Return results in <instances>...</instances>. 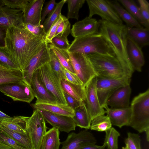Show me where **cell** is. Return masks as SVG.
Segmentation results:
<instances>
[{
    "mask_svg": "<svg viewBox=\"0 0 149 149\" xmlns=\"http://www.w3.org/2000/svg\"><path fill=\"white\" fill-rule=\"evenodd\" d=\"M24 25L8 27L5 45L10 58L22 71L47 43L44 37L33 34Z\"/></svg>",
    "mask_w": 149,
    "mask_h": 149,
    "instance_id": "obj_1",
    "label": "cell"
},
{
    "mask_svg": "<svg viewBox=\"0 0 149 149\" xmlns=\"http://www.w3.org/2000/svg\"><path fill=\"white\" fill-rule=\"evenodd\" d=\"M99 21L100 24L99 33L104 38L119 61L125 76L131 78L134 71L127 54V26L124 24H116L101 19Z\"/></svg>",
    "mask_w": 149,
    "mask_h": 149,
    "instance_id": "obj_2",
    "label": "cell"
},
{
    "mask_svg": "<svg viewBox=\"0 0 149 149\" xmlns=\"http://www.w3.org/2000/svg\"><path fill=\"white\" fill-rule=\"evenodd\" d=\"M131 115L129 126L139 133L145 132L149 141V89L134 97L130 106Z\"/></svg>",
    "mask_w": 149,
    "mask_h": 149,
    "instance_id": "obj_3",
    "label": "cell"
},
{
    "mask_svg": "<svg viewBox=\"0 0 149 149\" xmlns=\"http://www.w3.org/2000/svg\"><path fill=\"white\" fill-rule=\"evenodd\" d=\"M67 51L71 53H79L85 55L97 53L115 56L111 48L99 33L75 38Z\"/></svg>",
    "mask_w": 149,
    "mask_h": 149,
    "instance_id": "obj_4",
    "label": "cell"
},
{
    "mask_svg": "<svg viewBox=\"0 0 149 149\" xmlns=\"http://www.w3.org/2000/svg\"><path fill=\"white\" fill-rule=\"evenodd\" d=\"M86 55L91 62L97 76L117 79L125 76L122 66L115 56L97 53Z\"/></svg>",
    "mask_w": 149,
    "mask_h": 149,
    "instance_id": "obj_5",
    "label": "cell"
},
{
    "mask_svg": "<svg viewBox=\"0 0 149 149\" xmlns=\"http://www.w3.org/2000/svg\"><path fill=\"white\" fill-rule=\"evenodd\" d=\"M37 69L43 84L48 91L55 97L58 103L67 105L60 80L53 71L49 62L46 63Z\"/></svg>",
    "mask_w": 149,
    "mask_h": 149,
    "instance_id": "obj_6",
    "label": "cell"
},
{
    "mask_svg": "<svg viewBox=\"0 0 149 149\" xmlns=\"http://www.w3.org/2000/svg\"><path fill=\"white\" fill-rule=\"evenodd\" d=\"M46 121L38 109H34L26 120V130L32 149H40L43 137L47 131Z\"/></svg>",
    "mask_w": 149,
    "mask_h": 149,
    "instance_id": "obj_7",
    "label": "cell"
},
{
    "mask_svg": "<svg viewBox=\"0 0 149 149\" xmlns=\"http://www.w3.org/2000/svg\"><path fill=\"white\" fill-rule=\"evenodd\" d=\"M131 78L124 76L117 79H107L97 76L96 89L101 106L106 105L107 100L111 95L119 88L130 84Z\"/></svg>",
    "mask_w": 149,
    "mask_h": 149,
    "instance_id": "obj_8",
    "label": "cell"
},
{
    "mask_svg": "<svg viewBox=\"0 0 149 149\" xmlns=\"http://www.w3.org/2000/svg\"><path fill=\"white\" fill-rule=\"evenodd\" d=\"M68 53L75 74L82 82L83 86L85 87L97 76L91 62L86 55L79 53Z\"/></svg>",
    "mask_w": 149,
    "mask_h": 149,
    "instance_id": "obj_9",
    "label": "cell"
},
{
    "mask_svg": "<svg viewBox=\"0 0 149 149\" xmlns=\"http://www.w3.org/2000/svg\"><path fill=\"white\" fill-rule=\"evenodd\" d=\"M0 91L14 101L29 103L35 97L30 85L24 79L0 85Z\"/></svg>",
    "mask_w": 149,
    "mask_h": 149,
    "instance_id": "obj_10",
    "label": "cell"
},
{
    "mask_svg": "<svg viewBox=\"0 0 149 149\" xmlns=\"http://www.w3.org/2000/svg\"><path fill=\"white\" fill-rule=\"evenodd\" d=\"M89 9L88 17L99 16L101 19L113 24L122 25L123 22L107 0H86Z\"/></svg>",
    "mask_w": 149,
    "mask_h": 149,
    "instance_id": "obj_11",
    "label": "cell"
},
{
    "mask_svg": "<svg viewBox=\"0 0 149 149\" xmlns=\"http://www.w3.org/2000/svg\"><path fill=\"white\" fill-rule=\"evenodd\" d=\"M97 78L96 76L85 87L86 97L84 102L91 120L97 116L106 113L105 110L100 105L97 94Z\"/></svg>",
    "mask_w": 149,
    "mask_h": 149,
    "instance_id": "obj_12",
    "label": "cell"
},
{
    "mask_svg": "<svg viewBox=\"0 0 149 149\" xmlns=\"http://www.w3.org/2000/svg\"><path fill=\"white\" fill-rule=\"evenodd\" d=\"M97 140L92 133L86 130L78 133L72 132L64 141L61 142V149H80L91 144H96Z\"/></svg>",
    "mask_w": 149,
    "mask_h": 149,
    "instance_id": "obj_13",
    "label": "cell"
},
{
    "mask_svg": "<svg viewBox=\"0 0 149 149\" xmlns=\"http://www.w3.org/2000/svg\"><path fill=\"white\" fill-rule=\"evenodd\" d=\"M38 109L45 121L53 127L58 129L59 131L69 133L71 131L75 130L76 126L72 117Z\"/></svg>",
    "mask_w": 149,
    "mask_h": 149,
    "instance_id": "obj_14",
    "label": "cell"
},
{
    "mask_svg": "<svg viewBox=\"0 0 149 149\" xmlns=\"http://www.w3.org/2000/svg\"><path fill=\"white\" fill-rule=\"evenodd\" d=\"M49 51L48 44L47 43L22 71L24 80L29 85L32 75L35 71L42 65L49 61Z\"/></svg>",
    "mask_w": 149,
    "mask_h": 149,
    "instance_id": "obj_15",
    "label": "cell"
},
{
    "mask_svg": "<svg viewBox=\"0 0 149 149\" xmlns=\"http://www.w3.org/2000/svg\"><path fill=\"white\" fill-rule=\"evenodd\" d=\"M100 24L96 19L86 17L74 24L71 34L74 38L99 33Z\"/></svg>",
    "mask_w": 149,
    "mask_h": 149,
    "instance_id": "obj_16",
    "label": "cell"
},
{
    "mask_svg": "<svg viewBox=\"0 0 149 149\" xmlns=\"http://www.w3.org/2000/svg\"><path fill=\"white\" fill-rule=\"evenodd\" d=\"M30 86L37 100L36 102L58 103L55 97L48 91L39 76L37 70L33 73Z\"/></svg>",
    "mask_w": 149,
    "mask_h": 149,
    "instance_id": "obj_17",
    "label": "cell"
},
{
    "mask_svg": "<svg viewBox=\"0 0 149 149\" xmlns=\"http://www.w3.org/2000/svg\"><path fill=\"white\" fill-rule=\"evenodd\" d=\"M23 12L4 6L0 7V26L8 27L23 25Z\"/></svg>",
    "mask_w": 149,
    "mask_h": 149,
    "instance_id": "obj_18",
    "label": "cell"
},
{
    "mask_svg": "<svg viewBox=\"0 0 149 149\" xmlns=\"http://www.w3.org/2000/svg\"><path fill=\"white\" fill-rule=\"evenodd\" d=\"M131 92L130 84L121 87L115 91L107 99L106 104L112 109H122L129 107Z\"/></svg>",
    "mask_w": 149,
    "mask_h": 149,
    "instance_id": "obj_19",
    "label": "cell"
},
{
    "mask_svg": "<svg viewBox=\"0 0 149 149\" xmlns=\"http://www.w3.org/2000/svg\"><path fill=\"white\" fill-rule=\"evenodd\" d=\"M127 52L128 59L134 70L141 72L145 63L142 48L128 35Z\"/></svg>",
    "mask_w": 149,
    "mask_h": 149,
    "instance_id": "obj_20",
    "label": "cell"
},
{
    "mask_svg": "<svg viewBox=\"0 0 149 149\" xmlns=\"http://www.w3.org/2000/svg\"><path fill=\"white\" fill-rule=\"evenodd\" d=\"M107 115L109 117L112 125L120 128L129 126L131 115L130 106L126 108L112 109L106 105L103 108Z\"/></svg>",
    "mask_w": 149,
    "mask_h": 149,
    "instance_id": "obj_21",
    "label": "cell"
},
{
    "mask_svg": "<svg viewBox=\"0 0 149 149\" xmlns=\"http://www.w3.org/2000/svg\"><path fill=\"white\" fill-rule=\"evenodd\" d=\"M45 0H30L23 12L24 24H40L41 13Z\"/></svg>",
    "mask_w": 149,
    "mask_h": 149,
    "instance_id": "obj_22",
    "label": "cell"
},
{
    "mask_svg": "<svg viewBox=\"0 0 149 149\" xmlns=\"http://www.w3.org/2000/svg\"><path fill=\"white\" fill-rule=\"evenodd\" d=\"M31 105L34 109L43 110L72 118L74 115V110L68 105L58 103H47L36 102L35 103Z\"/></svg>",
    "mask_w": 149,
    "mask_h": 149,
    "instance_id": "obj_23",
    "label": "cell"
},
{
    "mask_svg": "<svg viewBox=\"0 0 149 149\" xmlns=\"http://www.w3.org/2000/svg\"><path fill=\"white\" fill-rule=\"evenodd\" d=\"M107 2L116 12L122 21L128 27L142 28L143 27L126 10L118 0H107Z\"/></svg>",
    "mask_w": 149,
    "mask_h": 149,
    "instance_id": "obj_24",
    "label": "cell"
},
{
    "mask_svg": "<svg viewBox=\"0 0 149 149\" xmlns=\"http://www.w3.org/2000/svg\"><path fill=\"white\" fill-rule=\"evenodd\" d=\"M27 117L15 116L0 121V124L6 128L23 134H28L26 130Z\"/></svg>",
    "mask_w": 149,
    "mask_h": 149,
    "instance_id": "obj_25",
    "label": "cell"
},
{
    "mask_svg": "<svg viewBox=\"0 0 149 149\" xmlns=\"http://www.w3.org/2000/svg\"><path fill=\"white\" fill-rule=\"evenodd\" d=\"M74 115L72 118L76 125L85 130L90 129L91 120L88 113L84 101L74 110Z\"/></svg>",
    "mask_w": 149,
    "mask_h": 149,
    "instance_id": "obj_26",
    "label": "cell"
},
{
    "mask_svg": "<svg viewBox=\"0 0 149 149\" xmlns=\"http://www.w3.org/2000/svg\"><path fill=\"white\" fill-rule=\"evenodd\" d=\"M127 35L141 48L148 45L149 29L144 27L131 28L127 27Z\"/></svg>",
    "mask_w": 149,
    "mask_h": 149,
    "instance_id": "obj_27",
    "label": "cell"
},
{
    "mask_svg": "<svg viewBox=\"0 0 149 149\" xmlns=\"http://www.w3.org/2000/svg\"><path fill=\"white\" fill-rule=\"evenodd\" d=\"M60 131L52 127L47 131L44 136L40 149H59L61 142Z\"/></svg>",
    "mask_w": 149,
    "mask_h": 149,
    "instance_id": "obj_28",
    "label": "cell"
},
{
    "mask_svg": "<svg viewBox=\"0 0 149 149\" xmlns=\"http://www.w3.org/2000/svg\"><path fill=\"white\" fill-rule=\"evenodd\" d=\"M63 92L80 101H84L86 97L85 87L82 85L71 83L66 79L60 80Z\"/></svg>",
    "mask_w": 149,
    "mask_h": 149,
    "instance_id": "obj_29",
    "label": "cell"
},
{
    "mask_svg": "<svg viewBox=\"0 0 149 149\" xmlns=\"http://www.w3.org/2000/svg\"><path fill=\"white\" fill-rule=\"evenodd\" d=\"M23 79L22 71L0 66V85Z\"/></svg>",
    "mask_w": 149,
    "mask_h": 149,
    "instance_id": "obj_30",
    "label": "cell"
},
{
    "mask_svg": "<svg viewBox=\"0 0 149 149\" xmlns=\"http://www.w3.org/2000/svg\"><path fill=\"white\" fill-rule=\"evenodd\" d=\"M124 8L139 24L144 28L149 29V25L143 19L139 7L133 0H118Z\"/></svg>",
    "mask_w": 149,
    "mask_h": 149,
    "instance_id": "obj_31",
    "label": "cell"
},
{
    "mask_svg": "<svg viewBox=\"0 0 149 149\" xmlns=\"http://www.w3.org/2000/svg\"><path fill=\"white\" fill-rule=\"evenodd\" d=\"M48 45L53 51L63 67L70 72L75 74L67 50L58 48L52 43L48 44Z\"/></svg>",
    "mask_w": 149,
    "mask_h": 149,
    "instance_id": "obj_32",
    "label": "cell"
},
{
    "mask_svg": "<svg viewBox=\"0 0 149 149\" xmlns=\"http://www.w3.org/2000/svg\"><path fill=\"white\" fill-rule=\"evenodd\" d=\"M0 129L8 134L23 147L32 149L31 143L28 134H23L8 129L0 124Z\"/></svg>",
    "mask_w": 149,
    "mask_h": 149,
    "instance_id": "obj_33",
    "label": "cell"
},
{
    "mask_svg": "<svg viewBox=\"0 0 149 149\" xmlns=\"http://www.w3.org/2000/svg\"><path fill=\"white\" fill-rule=\"evenodd\" d=\"M112 126L109 117L104 114L97 116L92 120L90 129L99 132L105 131Z\"/></svg>",
    "mask_w": 149,
    "mask_h": 149,
    "instance_id": "obj_34",
    "label": "cell"
},
{
    "mask_svg": "<svg viewBox=\"0 0 149 149\" xmlns=\"http://www.w3.org/2000/svg\"><path fill=\"white\" fill-rule=\"evenodd\" d=\"M49 54V63L53 71L60 80L63 79H66L64 72L65 68L60 63L53 51L50 48Z\"/></svg>",
    "mask_w": 149,
    "mask_h": 149,
    "instance_id": "obj_35",
    "label": "cell"
},
{
    "mask_svg": "<svg viewBox=\"0 0 149 149\" xmlns=\"http://www.w3.org/2000/svg\"><path fill=\"white\" fill-rule=\"evenodd\" d=\"M105 132L104 143L106 144L107 149H118V138L120 136L119 132L112 127Z\"/></svg>",
    "mask_w": 149,
    "mask_h": 149,
    "instance_id": "obj_36",
    "label": "cell"
},
{
    "mask_svg": "<svg viewBox=\"0 0 149 149\" xmlns=\"http://www.w3.org/2000/svg\"><path fill=\"white\" fill-rule=\"evenodd\" d=\"M67 1L62 0L57 3L55 8L48 15V17L44 20L42 25L44 26L46 34L52 24L61 14L62 8L64 4Z\"/></svg>",
    "mask_w": 149,
    "mask_h": 149,
    "instance_id": "obj_37",
    "label": "cell"
},
{
    "mask_svg": "<svg viewBox=\"0 0 149 149\" xmlns=\"http://www.w3.org/2000/svg\"><path fill=\"white\" fill-rule=\"evenodd\" d=\"M85 0H67L68 12L67 18L74 19L78 20L80 9L85 3Z\"/></svg>",
    "mask_w": 149,
    "mask_h": 149,
    "instance_id": "obj_38",
    "label": "cell"
},
{
    "mask_svg": "<svg viewBox=\"0 0 149 149\" xmlns=\"http://www.w3.org/2000/svg\"><path fill=\"white\" fill-rule=\"evenodd\" d=\"M125 140L126 149H141V139L138 134L128 132Z\"/></svg>",
    "mask_w": 149,
    "mask_h": 149,
    "instance_id": "obj_39",
    "label": "cell"
},
{
    "mask_svg": "<svg viewBox=\"0 0 149 149\" xmlns=\"http://www.w3.org/2000/svg\"><path fill=\"white\" fill-rule=\"evenodd\" d=\"M0 66L9 68L19 69L10 58L5 46L0 47Z\"/></svg>",
    "mask_w": 149,
    "mask_h": 149,
    "instance_id": "obj_40",
    "label": "cell"
},
{
    "mask_svg": "<svg viewBox=\"0 0 149 149\" xmlns=\"http://www.w3.org/2000/svg\"><path fill=\"white\" fill-rule=\"evenodd\" d=\"M65 17L61 14L52 25L45 38V41L48 44L51 43L52 40L54 37L59 25Z\"/></svg>",
    "mask_w": 149,
    "mask_h": 149,
    "instance_id": "obj_41",
    "label": "cell"
},
{
    "mask_svg": "<svg viewBox=\"0 0 149 149\" xmlns=\"http://www.w3.org/2000/svg\"><path fill=\"white\" fill-rule=\"evenodd\" d=\"M71 29L70 24L65 17L59 25L54 37L59 35L67 37L71 33Z\"/></svg>",
    "mask_w": 149,
    "mask_h": 149,
    "instance_id": "obj_42",
    "label": "cell"
},
{
    "mask_svg": "<svg viewBox=\"0 0 149 149\" xmlns=\"http://www.w3.org/2000/svg\"><path fill=\"white\" fill-rule=\"evenodd\" d=\"M5 6L24 12L30 0H2Z\"/></svg>",
    "mask_w": 149,
    "mask_h": 149,
    "instance_id": "obj_43",
    "label": "cell"
},
{
    "mask_svg": "<svg viewBox=\"0 0 149 149\" xmlns=\"http://www.w3.org/2000/svg\"><path fill=\"white\" fill-rule=\"evenodd\" d=\"M0 141L14 149H26L0 129Z\"/></svg>",
    "mask_w": 149,
    "mask_h": 149,
    "instance_id": "obj_44",
    "label": "cell"
},
{
    "mask_svg": "<svg viewBox=\"0 0 149 149\" xmlns=\"http://www.w3.org/2000/svg\"><path fill=\"white\" fill-rule=\"evenodd\" d=\"M24 25L25 28L33 34L45 38L46 33L42 24H33L28 23L24 24Z\"/></svg>",
    "mask_w": 149,
    "mask_h": 149,
    "instance_id": "obj_45",
    "label": "cell"
},
{
    "mask_svg": "<svg viewBox=\"0 0 149 149\" xmlns=\"http://www.w3.org/2000/svg\"><path fill=\"white\" fill-rule=\"evenodd\" d=\"M50 43L58 48L66 50L70 45L67 37L59 35L54 37Z\"/></svg>",
    "mask_w": 149,
    "mask_h": 149,
    "instance_id": "obj_46",
    "label": "cell"
},
{
    "mask_svg": "<svg viewBox=\"0 0 149 149\" xmlns=\"http://www.w3.org/2000/svg\"><path fill=\"white\" fill-rule=\"evenodd\" d=\"M142 16L146 23L149 25V3L146 0H138Z\"/></svg>",
    "mask_w": 149,
    "mask_h": 149,
    "instance_id": "obj_47",
    "label": "cell"
},
{
    "mask_svg": "<svg viewBox=\"0 0 149 149\" xmlns=\"http://www.w3.org/2000/svg\"><path fill=\"white\" fill-rule=\"evenodd\" d=\"M57 4L55 0H51L48 2L44 8L42 13L40 23L41 24L44 22L46 16L49 15L54 10Z\"/></svg>",
    "mask_w": 149,
    "mask_h": 149,
    "instance_id": "obj_48",
    "label": "cell"
},
{
    "mask_svg": "<svg viewBox=\"0 0 149 149\" xmlns=\"http://www.w3.org/2000/svg\"><path fill=\"white\" fill-rule=\"evenodd\" d=\"M63 93L67 105L74 110L79 106L82 101L77 100L64 92Z\"/></svg>",
    "mask_w": 149,
    "mask_h": 149,
    "instance_id": "obj_49",
    "label": "cell"
},
{
    "mask_svg": "<svg viewBox=\"0 0 149 149\" xmlns=\"http://www.w3.org/2000/svg\"><path fill=\"white\" fill-rule=\"evenodd\" d=\"M64 72L66 80L73 83L83 85L82 82L75 74H74L65 68Z\"/></svg>",
    "mask_w": 149,
    "mask_h": 149,
    "instance_id": "obj_50",
    "label": "cell"
},
{
    "mask_svg": "<svg viewBox=\"0 0 149 149\" xmlns=\"http://www.w3.org/2000/svg\"><path fill=\"white\" fill-rule=\"evenodd\" d=\"M8 27L0 26V47L5 46Z\"/></svg>",
    "mask_w": 149,
    "mask_h": 149,
    "instance_id": "obj_51",
    "label": "cell"
},
{
    "mask_svg": "<svg viewBox=\"0 0 149 149\" xmlns=\"http://www.w3.org/2000/svg\"><path fill=\"white\" fill-rule=\"evenodd\" d=\"M106 146V144L104 143L102 146L97 145L95 143H92L87 145L80 149H104Z\"/></svg>",
    "mask_w": 149,
    "mask_h": 149,
    "instance_id": "obj_52",
    "label": "cell"
},
{
    "mask_svg": "<svg viewBox=\"0 0 149 149\" xmlns=\"http://www.w3.org/2000/svg\"><path fill=\"white\" fill-rule=\"evenodd\" d=\"M11 117L0 111V121Z\"/></svg>",
    "mask_w": 149,
    "mask_h": 149,
    "instance_id": "obj_53",
    "label": "cell"
},
{
    "mask_svg": "<svg viewBox=\"0 0 149 149\" xmlns=\"http://www.w3.org/2000/svg\"><path fill=\"white\" fill-rule=\"evenodd\" d=\"M0 149H14L12 147L0 141Z\"/></svg>",
    "mask_w": 149,
    "mask_h": 149,
    "instance_id": "obj_54",
    "label": "cell"
},
{
    "mask_svg": "<svg viewBox=\"0 0 149 149\" xmlns=\"http://www.w3.org/2000/svg\"><path fill=\"white\" fill-rule=\"evenodd\" d=\"M5 6L2 0H0V7Z\"/></svg>",
    "mask_w": 149,
    "mask_h": 149,
    "instance_id": "obj_55",
    "label": "cell"
},
{
    "mask_svg": "<svg viewBox=\"0 0 149 149\" xmlns=\"http://www.w3.org/2000/svg\"><path fill=\"white\" fill-rule=\"evenodd\" d=\"M122 149H126V148L125 147H123Z\"/></svg>",
    "mask_w": 149,
    "mask_h": 149,
    "instance_id": "obj_56",
    "label": "cell"
}]
</instances>
